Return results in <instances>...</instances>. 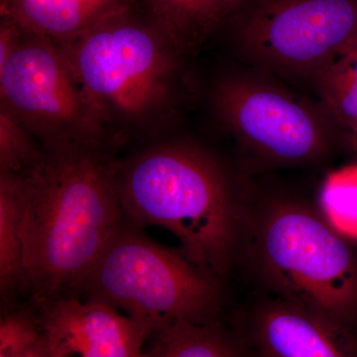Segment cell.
<instances>
[{"mask_svg": "<svg viewBox=\"0 0 357 357\" xmlns=\"http://www.w3.org/2000/svg\"><path fill=\"white\" fill-rule=\"evenodd\" d=\"M26 192L25 173L0 172V292L9 307L28 292L22 243Z\"/></svg>", "mask_w": 357, "mask_h": 357, "instance_id": "obj_13", "label": "cell"}, {"mask_svg": "<svg viewBox=\"0 0 357 357\" xmlns=\"http://www.w3.org/2000/svg\"><path fill=\"white\" fill-rule=\"evenodd\" d=\"M54 357H145L152 333L102 303L62 296L33 305Z\"/></svg>", "mask_w": 357, "mask_h": 357, "instance_id": "obj_9", "label": "cell"}, {"mask_svg": "<svg viewBox=\"0 0 357 357\" xmlns=\"http://www.w3.org/2000/svg\"><path fill=\"white\" fill-rule=\"evenodd\" d=\"M24 37V31L6 16H0V67L6 64L17 50Z\"/></svg>", "mask_w": 357, "mask_h": 357, "instance_id": "obj_19", "label": "cell"}, {"mask_svg": "<svg viewBox=\"0 0 357 357\" xmlns=\"http://www.w3.org/2000/svg\"><path fill=\"white\" fill-rule=\"evenodd\" d=\"M76 296L123 312L152 335L176 321H213L218 306L215 277L126 220Z\"/></svg>", "mask_w": 357, "mask_h": 357, "instance_id": "obj_4", "label": "cell"}, {"mask_svg": "<svg viewBox=\"0 0 357 357\" xmlns=\"http://www.w3.org/2000/svg\"><path fill=\"white\" fill-rule=\"evenodd\" d=\"M0 357H54L34 307L6 310L0 321Z\"/></svg>", "mask_w": 357, "mask_h": 357, "instance_id": "obj_17", "label": "cell"}, {"mask_svg": "<svg viewBox=\"0 0 357 357\" xmlns=\"http://www.w3.org/2000/svg\"><path fill=\"white\" fill-rule=\"evenodd\" d=\"M0 105L44 148L112 144L77 83L60 45L24 32L22 42L0 67Z\"/></svg>", "mask_w": 357, "mask_h": 357, "instance_id": "obj_6", "label": "cell"}, {"mask_svg": "<svg viewBox=\"0 0 357 357\" xmlns=\"http://www.w3.org/2000/svg\"><path fill=\"white\" fill-rule=\"evenodd\" d=\"M105 148H45L25 173L23 258L32 304L76 296L91 268L124 222Z\"/></svg>", "mask_w": 357, "mask_h": 357, "instance_id": "obj_1", "label": "cell"}, {"mask_svg": "<svg viewBox=\"0 0 357 357\" xmlns=\"http://www.w3.org/2000/svg\"><path fill=\"white\" fill-rule=\"evenodd\" d=\"M347 133H349V140L352 149L357 153V126Z\"/></svg>", "mask_w": 357, "mask_h": 357, "instance_id": "obj_21", "label": "cell"}, {"mask_svg": "<svg viewBox=\"0 0 357 357\" xmlns=\"http://www.w3.org/2000/svg\"><path fill=\"white\" fill-rule=\"evenodd\" d=\"M229 23L258 64L319 76L357 32V0H244Z\"/></svg>", "mask_w": 357, "mask_h": 357, "instance_id": "obj_7", "label": "cell"}, {"mask_svg": "<svg viewBox=\"0 0 357 357\" xmlns=\"http://www.w3.org/2000/svg\"><path fill=\"white\" fill-rule=\"evenodd\" d=\"M44 154L42 143L0 105V172L27 173Z\"/></svg>", "mask_w": 357, "mask_h": 357, "instance_id": "obj_18", "label": "cell"}, {"mask_svg": "<svg viewBox=\"0 0 357 357\" xmlns=\"http://www.w3.org/2000/svg\"><path fill=\"white\" fill-rule=\"evenodd\" d=\"M59 45L112 144L156 137L178 114L185 55L138 4Z\"/></svg>", "mask_w": 357, "mask_h": 357, "instance_id": "obj_2", "label": "cell"}, {"mask_svg": "<svg viewBox=\"0 0 357 357\" xmlns=\"http://www.w3.org/2000/svg\"><path fill=\"white\" fill-rule=\"evenodd\" d=\"M244 0H137L138 6L184 55L227 24Z\"/></svg>", "mask_w": 357, "mask_h": 357, "instance_id": "obj_12", "label": "cell"}, {"mask_svg": "<svg viewBox=\"0 0 357 357\" xmlns=\"http://www.w3.org/2000/svg\"><path fill=\"white\" fill-rule=\"evenodd\" d=\"M255 256L280 299L354 323L356 258L344 237L321 215L297 204L270 208L256 227Z\"/></svg>", "mask_w": 357, "mask_h": 357, "instance_id": "obj_5", "label": "cell"}, {"mask_svg": "<svg viewBox=\"0 0 357 357\" xmlns=\"http://www.w3.org/2000/svg\"><path fill=\"white\" fill-rule=\"evenodd\" d=\"M145 357H243L215 321H180L151 335Z\"/></svg>", "mask_w": 357, "mask_h": 357, "instance_id": "obj_14", "label": "cell"}, {"mask_svg": "<svg viewBox=\"0 0 357 357\" xmlns=\"http://www.w3.org/2000/svg\"><path fill=\"white\" fill-rule=\"evenodd\" d=\"M318 77L326 109L349 132L357 126V52H340Z\"/></svg>", "mask_w": 357, "mask_h": 357, "instance_id": "obj_15", "label": "cell"}, {"mask_svg": "<svg viewBox=\"0 0 357 357\" xmlns=\"http://www.w3.org/2000/svg\"><path fill=\"white\" fill-rule=\"evenodd\" d=\"M319 201L326 222L344 238L357 241V163L331 173Z\"/></svg>", "mask_w": 357, "mask_h": 357, "instance_id": "obj_16", "label": "cell"}, {"mask_svg": "<svg viewBox=\"0 0 357 357\" xmlns=\"http://www.w3.org/2000/svg\"><path fill=\"white\" fill-rule=\"evenodd\" d=\"M251 340L259 357H357L349 325L280 298L256 311Z\"/></svg>", "mask_w": 357, "mask_h": 357, "instance_id": "obj_10", "label": "cell"}, {"mask_svg": "<svg viewBox=\"0 0 357 357\" xmlns=\"http://www.w3.org/2000/svg\"><path fill=\"white\" fill-rule=\"evenodd\" d=\"M114 181L126 222L165 229L204 271L215 278L227 272L236 248V201L210 153L178 141L153 143L115 160Z\"/></svg>", "mask_w": 357, "mask_h": 357, "instance_id": "obj_3", "label": "cell"}, {"mask_svg": "<svg viewBox=\"0 0 357 357\" xmlns=\"http://www.w3.org/2000/svg\"><path fill=\"white\" fill-rule=\"evenodd\" d=\"M340 52H357V32L344 44Z\"/></svg>", "mask_w": 357, "mask_h": 357, "instance_id": "obj_20", "label": "cell"}, {"mask_svg": "<svg viewBox=\"0 0 357 357\" xmlns=\"http://www.w3.org/2000/svg\"><path fill=\"white\" fill-rule=\"evenodd\" d=\"M136 4L137 0H0V16L26 33L62 44Z\"/></svg>", "mask_w": 357, "mask_h": 357, "instance_id": "obj_11", "label": "cell"}, {"mask_svg": "<svg viewBox=\"0 0 357 357\" xmlns=\"http://www.w3.org/2000/svg\"><path fill=\"white\" fill-rule=\"evenodd\" d=\"M213 105L220 121L237 137L277 161H310L328 146L323 119L273 86L245 77H225L215 86Z\"/></svg>", "mask_w": 357, "mask_h": 357, "instance_id": "obj_8", "label": "cell"}]
</instances>
